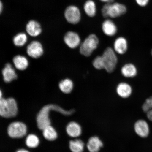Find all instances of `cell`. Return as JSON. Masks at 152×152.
<instances>
[{
	"instance_id": "6da1fadb",
	"label": "cell",
	"mask_w": 152,
	"mask_h": 152,
	"mask_svg": "<svg viewBox=\"0 0 152 152\" xmlns=\"http://www.w3.org/2000/svg\"><path fill=\"white\" fill-rule=\"evenodd\" d=\"M51 110L59 112L66 115H71L75 112V110L73 109L66 111L56 104H49L44 106L39 111L37 116V126L41 130H43L45 127L50 125V121L49 115V112Z\"/></svg>"
},
{
	"instance_id": "7a4b0ae2",
	"label": "cell",
	"mask_w": 152,
	"mask_h": 152,
	"mask_svg": "<svg viewBox=\"0 0 152 152\" xmlns=\"http://www.w3.org/2000/svg\"><path fill=\"white\" fill-rule=\"evenodd\" d=\"M127 10L126 6L123 4L106 3L102 7V13L104 18H116L124 15Z\"/></svg>"
},
{
	"instance_id": "3957f363",
	"label": "cell",
	"mask_w": 152,
	"mask_h": 152,
	"mask_svg": "<svg viewBox=\"0 0 152 152\" xmlns=\"http://www.w3.org/2000/svg\"><path fill=\"white\" fill-rule=\"evenodd\" d=\"M18 106L16 101L12 98H1L0 115L5 118L14 117L18 113Z\"/></svg>"
},
{
	"instance_id": "277c9868",
	"label": "cell",
	"mask_w": 152,
	"mask_h": 152,
	"mask_svg": "<svg viewBox=\"0 0 152 152\" xmlns=\"http://www.w3.org/2000/svg\"><path fill=\"white\" fill-rule=\"evenodd\" d=\"M99 39L96 35L91 34L82 43L80 48V52L83 56L88 57L97 48Z\"/></svg>"
},
{
	"instance_id": "5b68a950",
	"label": "cell",
	"mask_w": 152,
	"mask_h": 152,
	"mask_svg": "<svg viewBox=\"0 0 152 152\" xmlns=\"http://www.w3.org/2000/svg\"><path fill=\"white\" fill-rule=\"evenodd\" d=\"M114 49L108 47L104 51L102 56L104 69L108 73L113 72L115 69L118 62L116 54Z\"/></svg>"
},
{
	"instance_id": "8992f818",
	"label": "cell",
	"mask_w": 152,
	"mask_h": 152,
	"mask_svg": "<svg viewBox=\"0 0 152 152\" xmlns=\"http://www.w3.org/2000/svg\"><path fill=\"white\" fill-rule=\"evenodd\" d=\"M7 132L11 137H22L26 134V127L24 124L22 122H13L9 125Z\"/></svg>"
},
{
	"instance_id": "52a82bcc",
	"label": "cell",
	"mask_w": 152,
	"mask_h": 152,
	"mask_svg": "<svg viewBox=\"0 0 152 152\" xmlns=\"http://www.w3.org/2000/svg\"><path fill=\"white\" fill-rule=\"evenodd\" d=\"M64 15L66 20L70 23L77 24L81 20L80 11L76 6L70 5L66 7Z\"/></svg>"
},
{
	"instance_id": "ba28073f",
	"label": "cell",
	"mask_w": 152,
	"mask_h": 152,
	"mask_svg": "<svg viewBox=\"0 0 152 152\" xmlns=\"http://www.w3.org/2000/svg\"><path fill=\"white\" fill-rule=\"evenodd\" d=\"M135 132L140 137L144 138L149 136L150 128L148 124L143 119L137 121L134 125Z\"/></svg>"
},
{
	"instance_id": "9c48e42d",
	"label": "cell",
	"mask_w": 152,
	"mask_h": 152,
	"mask_svg": "<svg viewBox=\"0 0 152 152\" xmlns=\"http://www.w3.org/2000/svg\"><path fill=\"white\" fill-rule=\"evenodd\" d=\"M26 51L30 56L37 58L42 56L43 49L40 42L37 41H33L28 45Z\"/></svg>"
},
{
	"instance_id": "30bf717a",
	"label": "cell",
	"mask_w": 152,
	"mask_h": 152,
	"mask_svg": "<svg viewBox=\"0 0 152 152\" xmlns=\"http://www.w3.org/2000/svg\"><path fill=\"white\" fill-rule=\"evenodd\" d=\"M64 42L70 48H76L80 45L81 39L78 34L75 32H67L64 38Z\"/></svg>"
},
{
	"instance_id": "8fae6325",
	"label": "cell",
	"mask_w": 152,
	"mask_h": 152,
	"mask_svg": "<svg viewBox=\"0 0 152 152\" xmlns=\"http://www.w3.org/2000/svg\"><path fill=\"white\" fill-rule=\"evenodd\" d=\"M102 28L104 33L108 37H113L118 31L116 25L110 19H107L102 23Z\"/></svg>"
},
{
	"instance_id": "7c38bea8",
	"label": "cell",
	"mask_w": 152,
	"mask_h": 152,
	"mask_svg": "<svg viewBox=\"0 0 152 152\" xmlns=\"http://www.w3.org/2000/svg\"><path fill=\"white\" fill-rule=\"evenodd\" d=\"M26 30L28 35L33 37H37L42 32L40 24L35 20H31L28 22Z\"/></svg>"
},
{
	"instance_id": "4fadbf2b",
	"label": "cell",
	"mask_w": 152,
	"mask_h": 152,
	"mask_svg": "<svg viewBox=\"0 0 152 152\" xmlns=\"http://www.w3.org/2000/svg\"><path fill=\"white\" fill-rule=\"evenodd\" d=\"M103 146V143L97 136H92L89 139L86 147L89 152H98Z\"/></svg>"
},
{
	"instance_id": "5bb4252c",
	"label": "cell",
	"mask_w": 152,
	"mask_h": 152,
	"mask_svg": "<svg viewBox=\"0 0 152 152\" xmlns=\"http://www.w3.org/2000/svg\"><path fill=\"white\" fill-rule=\"evenodd\" d=\"M114 50L119 54H123L126 52L128 48L127 40L123 37H119L116 39L114 43Z\"/></svg>"
},
{
	"instance_id": "9a60e30c",
	"label": "cell",
	"mask_w": 152,
	"mask_h": 152,
	"mask_svg": "<svg viewBox=\"0 0 152 152\" xmlns=\"http://www.w3.org/2000/svg\"><path fill=\"white\" fill-rule=\"evenodd\" d=\"M2 74L4 80L6 83H10L18 77L14 68L9 63L6 64L3 70Z\"/></svg>"
},
{
	"instance_id": "2e32d148",
	"label": "cell",
	"mask_w": 152,
	"mask_h": 152,
	"mask_svg": "<svg viewBox=\"0 0 152 152\" xmlns=\"http://www.w3.org/2000/svg\"><path fill=\"white\" fill-rule=\"evenodd\" d=\"M116 92L118 96L123 98L129 97L132 93V88L128 83H121L118 85Z\"/></svg>"
},
{
	"instance_id": "e0dca14e",
	"label": "cell",
	"mask_w": 152,
	"mask_h": 152,
	"mask_svg": "<svg viewBox=\"0 0 152 152\" xmlns=\"http://www.w3.org/2000/svg\"><path fill=\"white\" fill-rule=\"evenodd\" d=\"M66 131L70 136L76 138L81 135L82 128L78 123L75 121H72L68 124L66 127Z\"/></svg>"
},
{
	"instance_id": "ac0fdd59",
	"label": "cell",
	"mask_w": 152,
	"mask_h": 152,
	"mask_svg": "<svg viewBox=\"0 0 152 152\" xmlns=\"http://www.w3.org/2000/svg\"><path fill=\"white\" fill-rule=\"evenodd\" d=\"M121 71L124 77L127 78L134 77L137 73L136 66L130 63L125 64L121 68Z\"/></svg>"
},
{
	"instance_id": "d6986e66",
	"label": "cell",
	"mask_w": 152,
	"mask_h": 152,
	"mask_svg": "<svg viewBox=\"0 0 152 152\" xmlns=\"http://www.w3.org/2000/svg\"><path fill=\"white\" fill-rule=\"evenodd\" d=\"M83 9L87 16L93 18L96 16L97 9L96 3L93 0H87L83 5Z\"/></svg>"
},
{
	"instance_id": "ffe728a7",
	"label": "cell",
	"mask_w": 152,
	"mask_h": 152,
	"mask_svg": "<svg viewBox=\"0 0 152 152\" xmlns=\"http://www.w3.org/2000/svg\"><path fill=\"white\" fill-rule=\"evenodd\" d=\"M13 63L14 65L18 69L23 71L28 67V62L25 57L21 56H17L13 59Z\"/></svg>"
},
{
	"instance_id": "44dd1931",
	"label": "cell",
	"mask_w": 152,
	"mask_h": 152,
	"mask_svg": "<svg viewBox=\"0 0 152 152\" xmlns=\"http://www.w3.org/2000/svg\"><path fill=\"white\" fill-rule=\"evenodd\" d=\"M69 148L72 152H83L84 151L85 144L81 140L77 139L70 141Z\"/></svg>"
},
{
	"instance_id": "7402d4cb",
	"label": "cell",
	"mask_w": 152,
	"mask_h": 152,
	"mask_svg": "<svg viewBox=\"0 0 152 152\" xmlns=\"http://www.w3.org/2000/svg\"><path fill=\"white\" fill-rule=\"evenodd\" d=\"M60 90L64 94H68L72 92L73 88V82L69 79H66L61 81L59 85Z\"/></svg>"
},
{
	"instance_id": "603a6c76",
	"label": "cell",
	"mask_w": 152,
	"mask_h": 152,
	"mask_svg": "<svg viewBox=\"0 0 152 152\" xmlns=\"http://www.w3.org/2000/svg\"><path fill=\"white\" fill-rule=\"evenodd\" d=\"M43 136L46 139L49 140H53L56 139L57 134L56 131L50 125L48 126L43 130Z\"/></svg>"
},
{
	"instance_id": "cb8c5ba5",
	"label": "cell",
	"mask_w": 152,
	"mask_h": 152,
	"mask_svg": "<svg viewBox=\"0 0 152 152\" xmlns=\"http://www.w3.org/2000/svg\"><path fill=\"white\" fill-rule=\"evenodd\" d=\"M28 38L26 34L19 33L15 36L13 39V42L17 47H22L27 42Z\"/></svg>"
},
{
	"instance_id": "d4e9b609",
	"label": "cell",
	"mask_w": 152,
	"mask_h": 152,
	"mask_svg": "<svg viewBox=\"0 0 152 152\" xmlns=\"http://www.w3.org/2000/svg\"><path fill=\"white\" fill-rule=\"evenodd\" d=\"M26 142L28 147L34 148L37 147L39 145V140L35 135L30 134L26 137Z\"/></svg>"
},
{
	"instance_id": "484cf974",
	"label": "cell",
	"mask_w": 152,
	"mask_h": 152,
	"mask_svg": "<svg viewBox=\"0 0 152 152\" xmlns=\"http://www.w3.org/2000/svg\"><path fill=\"white\" fill-rule=\"evenodd\" d=\"M93 65L97 69H104V64L102 56H99L95 58L93 61Z\"/></svg>"
},
{
	"instance_id": "4316f807",
	"label": "cell",
	"mask_w": 152,
	"mask_h": 152,
	"mask_svg": "<svg viewBox=\"0 0 152 152\" xmlns=\"http://www.w3.org/2000/svg\"><path fill=\"white\" fill-rule=\"evenodd\" d=\"M137 4L140 7L146 6L149 3V0H135Z\"/></svg>"
},
{
	"instance_id": "83f0119b",
	"label": "cell",
	"mask_w": 152,
	"mask_h": 152,
	"mask_svg": "<svg viewBox=\"0 0 152 152\" xmlns=\"http://www.w3.org/2000/svg\"><path fill=\"white\" fill-rule=\"evenodd\" d=\"M147 113V117L148 119L152 121V109L148 111Z\"/></svg>"
},
{
	"instance_id": "f1b7e54d",
	"label": "cell",
	"mask_w": 152,
	"mask_h": 152,
	"mask_svg": "<svg viewBox=\"0 0 152 152\" xmlns=\"http://www.w3.org/2000/svg\"><path fill=\"white\" fill-rule=\"evenodd\" d=\"M100 1L106 3H111L113 2L114 0H100Z\"/></svg>"
},
{
	"instance_id": "f546056e",
	"label": "cell",
	"mask_w": 152,
	"mask_h": 152,
	"mask_svg": "<svg viewBox=\"0 0 152 152\" xmlns=\"http://www.w3.org/2000/svg\"><path fill=\"white\" fill-rule=\"evenodd\" d=\"M3 8V5L1 1V3H0V11H1V13L2 12Z\"/></svg>"
},
{
	"instance_id": "4dcf8cb0",
	"label": "cell",
	"mask_w": 152,
	"mask_h": 152,
	"mask_svg": "<svg viewBox=\"0 0 152 152\" xmlns=\"http://www.w3.org/2000/svg\"><path fill=\"white\" fill-rule=\"evenodd\" d=\"M16 152H29L26 150L24 149H20L19 150Z\"/></svg>"
},
{
	"instance_id": "1f68e13d",
	"label": "cell",
	"mask_w": 152,
	"mask_h": 152,
	"mask_svg": "<svg viewBox=\"0 0 152 152\" xmlns=\"http://www.w3.org/2000/svg\"><path fill=\"white\" fill-rule=\"evenodd\" d=\"M150 101H151V103L152 106V96L149 98ZM151 109V110H152Z\"/></svg>"
},
{
	"instance_id": "d6a6232c",
	"label": "cell",
	"mask_w": 152,
	"mask_h": 152,
	"mask_svg": "<svg viewBox=\"0 0 152 152\" xmlns=\"http://www.w3.org/2000/svg\"><path fill=\"white\" fill-rule=\"evenodd\" d=\"M151 54L152 55V52H151Z\"/></svg>"
}]
</instances>
